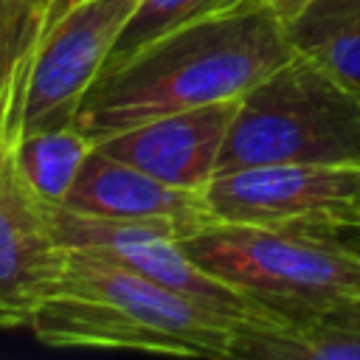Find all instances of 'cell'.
I'll return each instance as SVG.
<instances>
[{"label":"cell","instance_id":"cell-1","mask_svg":"<svg viewBox=\"0 0 360 360\" xmlns=\"http://www.w3.org/2000/svg\"><path fill=\"white\" fill-rule=\"evenodd\" d=\"M292 53L281 14L267 0H245L104 68L73 127L98 143L160 115L242 98Z\"/></svg>","mask_w":360,"mask_h":360},{"label":"cell","instance_id":"cell-2","mask_svg":"<svg viewBox=\"0 0 360 360\" xmlns=\"http://www.w3.org/2000/svg\"><path fill=\"white\" fill-rule=\"evenodd\" d=\"M28 329L53 349H135L228 360L236 335L233 321L84 250H68L62 276Z\"/></svg>","mask_w":360,"mask_h":360},{"label":"cell","instance_id":"cell-3","mask_svg":"<svg viewBox=\"0 0 360 360\" xmlns=\"http://www.w3.org/2000/svg\"><path fill=\"white\" fill-rule=\"evenodd\" d=\"M183 248L202 270L290 321L360 298V250L338 231L211 222Z\"/></svg>","mask_w":360,"mask_h":360},{"label":"cell","instance_id":"cell-4","mask_svg":"<svg viewBox=\"0 0 360 360\" xmlns=\"http://www.w3.org/2000/svg\"><path fill=\"white\" fill-rule=\"evenodd\" d=\"M267 163L360 166V96L292 53L239 98L217 174Z\"/></svg>","mask_w":360,"mask_h":360},{"label":"cell","instance_id":"cell-5","mask_svg":"<svg viewBox=\"0 0 360 360\" xmlns=\"http://www.w3.org/2000/svg\"><path fill=\"white\" fill-rule=\"evenodd\" d=\"M202 194L217 222L360 231V166H248L217 174Z\"/></svg>","mask_w":360,"mask_h":360},{"label":"cell","instance_id":"cell-6","mask_svg":"<svg viewBox=\"0 0 360 360\" xmlns=\"http://www.w3.org/2000/svg\"><path fill=\"white\" fill-rule=\"evenodd\" d=\"M138 0H79L42 34L20 115V138L73 127L76 110Z\"/></svg>","mask_w":360,"mask_h":360},{"label":"cell","instance_id":"cell-7","mask_svg":"<svg viewBox=\"0 0 360 360\" xmlns=\"http://www.w3.org/2000/svg\"><path fill=\"white\" fill-rule=\"evenodd\" d=\"M45 202L17 172L14 149L0 152V329H28L62 276L68 250L56 242Z\"/></svg>","mask_w":360,"mask_h":360},{"label":"cell","instance_id":"cell-8","mask_svg":"<svg viewBox=\"0 0 360 360\" xmlns=\"http://www.w3.org/2000/svg\"><path fill=\"white\" fill-rule=\"evenodd\" d=\"M239 98L172 112L98 141L96 146L124 163H132L158 180L205 191L217 174V160L236 115Z\"/></svg>","mask_w":360,"mask_h":360},{"label":"cell","instance_id":"cell-9","mask_svg":"<svg viewBox=\"0 0 360 360\" xmlns=\"http://www.w3.org/2000/svg\"><path fill=\"white\" fill-rule=\"evenodd\" d=\"M62 205L79 214L110 219L177 222L191 233L217 222L202 191L169 186L155 174L101 152L98 146L87 155Z\"/></svg>","mask_w":360,"mask_h":360},{"label":"cell","instance_id":"cell-10","mask_svg":"<svg viewBox=\"0 0 360 360\" xmlns=\"http://www.w3.org/2000/svg\"><path fill=\"white\" fill-rule=\"evenodd\" d=\"M284 28L295 53L360 96V0H307Z\"/></svg>","mask_w":360,"mask_h":360},{"label":"cell","instance_id":"cell-11","mask_svg":"<svg viewBox=\"0 0 360 360\" xmlns=\"http://www.w3.org/2000/svg\"><path fill=\"white\" fill-rule=\"evenodd\" d=\"M51 11L53 0H0V152L20 141L25 84Z\"/></svg>","mask_w":360,"mask_h":360},{"label":"cell","instance_id":"cell-12","mask_svg":"<svg viewBox=\"0 0 360 360\" xmlns=\"http://www.w3.org/2000/svg\"><path fill=\"white\" fill-rule=\"evenodd\" d=\"M231 360H360V332L323 318L236 326Z\"/></svg>","mask_w":360,"mask_h":360},{"label":"cell","instance_id":"cell-13","mask_svg":"<svg viewBox=\"0 0 360 360\" xmlns=\"http://www.w3.org/2000/svg\"><path fill=\"white\" fill-rule=\"evenodd\" d=\"M93 149L96 141H90L84 132L76 127H62L22 135L14 146V163L34 197L53 208L68 200L79 169Z\"/></svg>","mask_w":360,"mask_h":360},{"label":"cell","instance_id":"cell-14","mask_svg":"<svg viewBox=\"0 0 360 360\" xmlns=\"http://www.w3.org/2000/svg\"><path fill=\"white\" fill-rule=\"evenodd\" d=\"M239 3H245V0H138L135 11L129 14V20L124 22V28L118 34L104 68L121 65L124 59H129L149 42L183 28V25H191L197 20H205L211 14H219L231 6H239Z\"/></svg>","mask_w":360,"mask_h":360},{"label":"cell","instance_id":"cell-15","mask_svg":"<svg viewBox=\"0 0 360 360\" xmlns=\"http://www.w3.org/2000/svg\"><path fill=\"white\" fill-rule=\"evenodd\" d=\"M321 318H323V321H329V323H338V326H346V329L360 332V298L343 301V304L332 307L329 312H323Z\"/></svg>","mask_w":360,"mask_h":360},{"label":"cell","instance_id":"cell-16","mask_svg":"<svg viewBox=\"0 0 360 360\" xmlns=\"http://www.w3.org/2000/svg\"><path fill=\"white\" fill-rule=\"evenodd\" d=\"M267 3H270V6H273L278 14H281V20H284V17H290V14H292L298 6H304L307 0H267Z\"/></svg>","mask_w":360,"mask_h":360},{"label":"cell","instance_id":"cell-17","mask_svg":"<svg viewBox=\"0 0 360 360\" xmlns=\"http://www.w3.org/2000/svg\"><path fill=\"white\" fill-rule=\"evenodd\" d=\"M76 3H79V0H53V11H51V22H56V20H59V17H62V14L68 11V8H73ZM48 28H51V25H48Z\"/></svg>","mask_w":360,"mask_h":360}]
</instances>
